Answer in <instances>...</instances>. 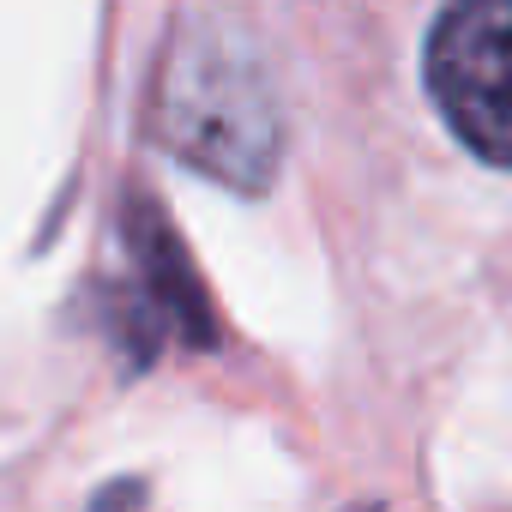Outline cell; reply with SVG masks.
Listing matches in <instances>:
<instances>
[{
  "label": "cell",
  "instance_id": "6da1fadb",
  "mask_svg": "<svg viewBox=\"0 0 512 512\" xmlns=\"http://www.w3.org/2000/svg\"><path fill=\"white\" fill-rule=\"evenodd\" d=\"M151 127L181 163L235 193H266L284 157V121L260 55L211 13H187L175 25Z\"/></svg>",
  "mask_w": 512,
  "mask_h": 512
},
{
  "label": "cell",
  "instance_id": "7a4b0ae2",
  "mask_svg": "<svg viewBox=\"0 0 512 512\" xmlns=\"http://www.w3.org/2000/svg\"><path fill=\"white\" fill-rule=\"evenodd\" d=\"M428 91L446 127L494 169H512V0H464L428 31Z\"/></svg>",
  "mask_w": 512,
  "mask_h": 512
},
{
  "label": "cell",
  "instance_id": "3957f363",
  "mask_svg": "<svg viewBox=\"0 0 512 512\" xmlns=\"http://www.w3.org/2000/svg\"><path fill=\"white\" fill-rule=\"evenodd\" d=\"M127 247H133V266H139V284H145V332L175 326L181 344H217L211 302H205V290L187 266L169 217L157 211V199L127 205Z\"/></svg>",
  "mask_w": 512,
  "mask_h": 512
},
{
  "label": "cell",
  "instance_id": "277c9868",
  "mask_svg": "<svg viewBox=\"0 0 512 512\" xmlns=\"http://www.w3.org/2000/svg\"><path fill=\"white\" fill-rule=\"evenodd\" d=\"M145 506V482L139 476H121V482H109L97 500H91V512H139Z\"/></svg>",
  "mask_w": 512,
  "mask_h": 512
}]
</instances>
